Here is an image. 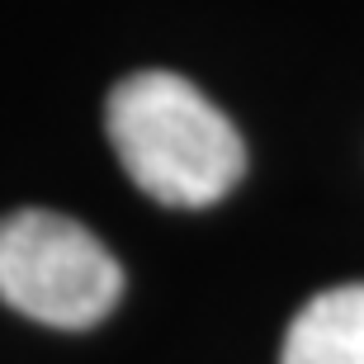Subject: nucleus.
Returning a JSON list of instances; mask_svg holds the SVG:
<instances>
[{
  "label": "nucleus",
  "instance_id": "nucleus-3",
  "mask_svg": "<svg viewBox=\"0 0 364 364\" xmlns=\"http://www.w3.org/2000/svg\"><path fill=\"white\" fill-rule=\"evenodd\" d=\"M279 364H364V284H336L294 317Z\"/></svg>",
  "mask_w": 364,
  "mask_h": 364
},
{
  "label": "nucleus",
  "instance_id": "nucleus-1",
  "mask_svg": "<svg viewBox=\"0 0 364 364\" xmlns=\"http://www.w3.org/2000/svg\"><path fill=\"white\" fill-rule=\"evenodd\" d=\"M105 123L128 180L171 208H208L246 171V147L228 114L176 71L119 81Z\"/></svg>",
  "mask_w": 364,
  "mask_h": 364
},
{
  "label": "nucleus",
  "instance_id": "nucleus-2",
  "mask_svg": "<svg viewBox=\"0 0 364 364\" xmlns=\"http://www.w3.org/2000/svg\"><path fill=\"white\" fill-rule=\"evenodd\" d=\"M123 270L100 237L53 208L0 218V298L33 322L81 331L109 317Z\"/></svg>",
  "mask_w": 364,
  "mask_h": 364
}]
</instances>
